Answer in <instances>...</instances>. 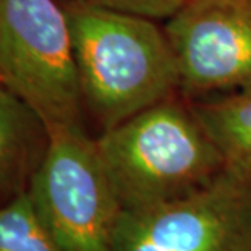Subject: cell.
Instances as JSON below:
<instances>
[{
    "label": "cell",
    "instance_id": "1",
    "mask_svg": "<svg viewBox=\"0 0 251 251\" xmlns=\"http://www.w3.org/2000/svg\"><path fill=\"white\" fill-rule=\"evenodd\" d=\"M83 105L102 131L170 99L180 75L154 20L70 0L65 7Z\"/></svg>",
    "mask_w": 251,
    "mask_h": 251
},
{
    "label": "cell",
    "instance_id": "7",
    "mask_svg": "<svg viewBox=\"0 0 251 251\" xmlns=\"http://www.w3.org/2000/svg\"><path fill=\"white\" fill-rule=\"evenodd\" d=\"M47 144L44 120L0 83V204L28 191Z\"/></svg>",
    "mask_w": 251,
    "mask_h": 251
},
{
    "label": "cell",
    "instance_id": "4",
    "mask_svg": "<svg viewBox=\"0 0 251 251\" xmlns=\"http://www.w3.org/2000/svg\"><path fill=\"white\" fill-rule=\"evenodd\" d=\"M0 83L47 126L83 124L72 31L55 0H0Z\"/></svg>",
    "mask_w": 251,
    "mask_h": 251
},
{
    "label": "cell",
    "instance_id": "10",
    "mask_svg": "<svg viewBox=\"0 0 251 251\" xmlns=\"http://www.w3.org/2000/svg\"><path fill=\"white\" fill-rule=\"evenodd\" d=\"M83 2L157 21L169 20L185 3V0H83Z\"/></svg>",
    "mask_w": 251,
    "mask_h": 251
},
{
    "label": "cell",
    "instance_id": "6",
    "mask_svg": "<svg viewBox=\"0 0 251 251\" xmlns=\"http://www.w3.org/2000/svg\"><path fill=\"white\" fill-rule=\"evenodd\" d=\"M164 31L185 96L251 84V0H185Z\"/></svg>",
    "mask_w": 251,
    "mask_h": 251
},
{
    "label": "cell",
    "instance_id": "5",
    "mask_svg": "<svg viewBox=\"0 0 251 251\" xmlns=\"http://www.w3.org/2000/svg\"><path fill=\"white\" fill-rule=\"evenodd\" d=\"M115 251H251V170L226 167L186 198L122 211Z\"/></svg>",
    "mask_w": 251,
    "mask_h": 251
},
{
    "label": "cell",
    "instance_id": "9",
    "mask_svg": "<svg viewBox=\"0 0 251 251\" xmlns=\"http://www.w3.org/2000/svg\"><path fill=\"white\" fill-rule=\"evenodd\" d=\"M0 251H62L28 191L0 204Z\"/></svg>",
    "mask_w": 251,
    "mask_h": 251
},
{
    "label": "cell",
    "instance_id": "2",
    "mask_svg": "<svg viewBox=\"0 0 251 251\" xmlns=\"http://www.w3.org/2000/svg\"><path fill=\"white\" fill-rule=\"evenodd\" d=\"M96 143L126 212L193 195L227 167L190 104H181L175 96L102 131Z\"/></svg>",
    "mask_w": 251,
    "mask_h": 251
},
{
    "label": "cell",
    "instance_id": "8",
    "mask_svg": "<svg viewBox=\"0 0 251 251\" xmlns=\"http://www.w3.org/2000/svg\"><path fill=\"white\" fill-rule=\"evenodd\" d=\"M190 107L219 148L227 167L251 170V84Z\"/></svg>",
    "mask_w": 251,
    "mask_h": 251
},
{
    "label": "cell",
    "instance_id": "3",
    "mask_svg": "<svg viewBox=\"0 0 251 251\" xmlns=\"http://www.w3.org/2000/svg\"><path fill=\"white\" fill-rule=\"evenodd\" d=\"M28 195L62 251H115L122 206L83 124L52 125Z\"/></svg>",
    "mask_w": 251,
    "mask_h": 251
}]
</instances>
